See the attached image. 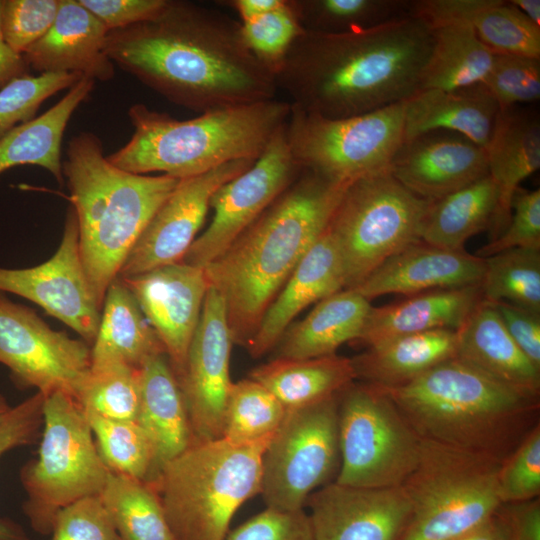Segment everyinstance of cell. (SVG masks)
Wrapping results in <instances>:
<instances>
[{
    "instance_id": "ba28073f",
    "label": "cell",
    "mask_w": 540,
    "mask_h": 540,
    "mask_svg": "<svg viewBox=\"0 0 540 540\" xmlns=\"http://www.w3.org/2000/svg\"><path fill=\"white\" fill-rule=\"evenodd\" d=\"M110 472L80 403L62 391L44 396L38 457L27 461L19 473L27 495L22 509L32 529L50 535L57 512L80 499L99 496Z\"/></svg>"
},
{
    "instance_id": "484cf974",
    "label": "cell",
    "mask_w": 540,
    "mask_h": 540,
    "mask_svg": "<svg viewBox=\"0 0 540 540\" xmlns=\"http://www.w3.org/2000/svg\"><path fill=\"white\" fill-rule=\"evenodd\" d=\"M410 14L429 26L467 23L493 54L540 59V27L510 1L420 0L410 2Z\"/></svg>"
},
{
    "instance_id": "7c38bea8",
    "label": "cell",
    "mask_w": 540,
    "mask_h": 540,
    "mask_svg": "<svg viewBox=\"0 0 540 540\" xmlns=\"http://www.w3.org/2000/svg\"><path fill=\"white\" fill-rule=\"evenodd\" d=\"M405 101L328 119L291 106L287 137L302 170L340 183L387 170L404 141Z\"/></svg>"
},
{
    "instance_id": "f6af8a7d",
    "label": "cell",
    "mask_w": 540,
    "mask_h": 540,
    "mask_svg": "<svg viewBox=\"0 0 540 540\" xmlns=\"http://www.w3.org/2000/svg\"><path fill=\"white\" fill-rule=\"evenodd\" d=\"M84 76L79 73H40L17 77L0 89V138L32 120L39 107L59 91L71 88Z\"/></svg>"
},
{
    "instance_id": "603a6c76",
    "label": "cell",
    "mask_w": 540,
    "mask_h": 540,
    "mask_svg": "<svg viewBox=\"0 0 540 540\" xmlns=\"http://www.w3.org/2000/svg\"><path fill=\"white\" fill-rule=\"evenodd\" d=\"M107 33L78 0H59L52 26L22 56L39 74L79 73L94 81H108L115 75V65L105 52Z\"/></svg>"
},
{
    "instance_id": "e575fe53",
    "label": "cell",
    "mask_w": 540,
    "mask_h": 540,
    "mask_svg": "<svg viewBox=\"0 0 540 540\" xmlns=\"http://www.w3.org/2000/svg\"><path fill=\"white\" fill-rule=\"evenodd\" d=\"M249 378L270 391L286 410L334 397L356 381L351 358L337 354L311 359L273 358L254 368Z\"/></svg>"
},
{
    "instance_id": "db71d44e",
    "label": "cell",
    "mask_w": 540,
    "mask_h": 540,
    "mask_svg": "<svg viewBox=\"0 0 540 540\" xmlns=\"http://www.w3.org/2000/svg\"><path fill=\"white\" fill-rule=\"evenodd\" d=\"M107 28L123 29L155 17L168 0H78Z\"/></svg>"
},
{
    "instance_id": "d6a6232c",
    "label": "cell",
    "mask_w": 540,
    "mask_h": 540,
    "mask_svg": "<svg viewBox=\"0 0 540 540\" xmlns=\"http://www.w3.org/2000/svg\"><path fill=\"white\" fill-rule=\"evenodd\" d=\"M161 353L165 349L160 339L131 291L117 277L104 297L97 335L91 345V368L116 363L139 368L146 359Z\"/></svg>"
},
{
    "instance_id": "f1b7e54d",
    "label": "cell",
    "mask_w": 540,
    "mask_h": 540,
    "mask_svg": "<svg viewBox=\"0 0 540 540\" xmlns=\"http://www.w3.org/2000/svg\"><path fill=\"white\" fill-rule=\"evenodd\" d=\"M456 332L458 359L521 392L540 397V369L513 341L491 303L483 300Z\"/></svg>"
},
{
    "instance_id": "6f0895ef",
    "label": "cell",
    "mask_w": 540,
    "mask_h": 540,
    "mask_svg": "<svg viewBox=\"0 0 540 540\" xmlns=\"http://www.w3.org/2000/svg\"><path fill=\"white\" fill-rule=\"evenodd\" d=\"M3 0H0V89L13 79L28 74L23 56L18 54L5 42L1 31V9Z\"/></svg>"
},
{
    "instance_id": "836d02e7",
    "label": "cell",
    "mask_w": 540,
    "mask_h": 540,
    "mask_svg": "<svg viewBox=\"0 0 540 540\" xmlns=\"http://www.w3.org/2000/svg\"><path fill=\"white\" fill-rule=\"evenodd\" d=\"M95 81L83 77L45 113L20 124L0 138V174L20 165L46 169L62 186L61 145L68 122L94 89Z\"/></svg>"
},
{
    "instance_id": "74e56055",
    "label": "cell",
    "mask_w": 540,
    "mask_h": 540,
    "mask_svg": "<svg viewBox=\"0 0 540 540\" xmlns=\"http://www.w3.org/2000/svg\"><path fill=\"white\" fill-rule=\"evenodd\" d=\"M99 497L121 540H176L152 484L110 472Z\"/></svg>"
},
{
    "instance_id": "30bf717a",
    "label": "cell",
    "mask_w": 540,
    "mask_h": 540,
    "mask_svg": "<svg viewBox=\"0 0 540 540\" xmlns=\"http://www.w3.org/2000/svg\"><path fill=\"white\" fill-rule=\"evenodd\" d=\"M430 203L388 169L347 186L327 227L340 253L345 289L357 287L388 258L421 240Z\"/></svg>"
},
{
    "instance_id": "60d3db41",
    "label": "cell",
    "mask_w": 540,
    "mask_h": 540,
    "mask_svg": "<svg viewBox=\"0 0 540 540\" xmlns=\"http://www.w3.org/2000/svg\"><path fill=\"white\" fill-rule=\"evenodd\" d=\"M286 411L279 400L255 380L233 382L227 397L221 438L240 444L271 438Z\"/></svg>"
},
{
    "instance_id": "cb8c5ba5",
    "label": "cell",
    "mask_w": 540,
    "mask_h": 540,
    "mask_svg": "<svg viewBox=\"0 0 540 540\" xmlns=\"http://www.w3.org/2000/svg\"><path fill=\"white\" fill-rule=\"evenodd\" d=\"M343 289L345 277L340 253L326 228L265 312L246 345L250 355L259 358L273 350L304 309Z\"/></svg>"
},
{
    "instance_id": "b9f144b4",
    "label": "cell",
    "mask_w": 540,
    "mask_h": 540,
    "mask_svg": "<svg viewBox=\"0 0 540 540\" xmlns=\"http://www.w3.org/2000/svg\"><path fill=\"white\" fill-rule=\"evenodd\" d=\"M85 413L98 453L107 468L113 473L149 482L153 452L139 424L109 419L90 411Z\"/></svg>"
},
{
    "instance_id": "11a10c76",
    "label": "cell",
    "mask_w": 540,
    "mask_h": 540,
    "mask_svg": "<svg viewBox=\"0 0 540 540\" xmlns=\"http://www.w3.org/2000/svg\"><path fill=\"white\" fill-rule=\"evenodd\" d=\"M491 304L516 345L540 369V314L505 301Z\"/></svg>"
},
{
    "instance_id": "f35d334b",
    "label": "cell",
    "mask_w": 540,
    "mask_h": 540,
    "mask_svg": "<svg viewBox=\"0 0 540 540\" xmlns=\"http://www.w3.org/2000/svg\"><path fill=\"white\" fill-rule=\"evenodd\" d=\"M306 32L345 34L373 28L410 14V2L399 0H292Z\"/></svg>"
},
{
    "instance_id": "277c9868",
    "label": "cell",
    "mask_w": 540,
    "mask_h": 540,
    "mask_svg": "<svg viewBox=\"0 0 540 540\" xmlns=\"http://www.w3.org/2000/svg\"><path fill=\"white\" fill-rule=\"evenodd\" d=\"M421 439L502 463L539 424L540 397L457 357L407 384L381 388Z\"/></svg>"
},
{
    "instance_id": "c3c4849f",
    "label": "cell",
    "mask_w": 540,
    "mask_h": 540,
    "mask_svg": "<svg viewBox=\"0 0 540 540\" xmlns=\"http://www.w3.org/2000/svg\"><path fill=\"white\" fill-rule=\"evenodd\" d=\"M44 396L36 392L11 407L0 420V457L15 448L28 446L40 439L43 426ZM0 540H33L21 525L0 517Z\"/></svg>"
},
{
    "instance_id": "ee69618b",
    "label": "cell",
    "mask_w": 540,
    "mask_h": 540,
    "mask_svg": "<svg viewBox=\"0 0 540 540\" xmlns=\"http://www.w3.org/2000/svg\"><path fill=\"white\" fill-rule=\"evenodd\" d=\"M241 35L252 55L274 76L293 43L305 33L292 0L254 20L241 23Z\"/></svg>"
},
{
    "instance_id": "7bdbcfd3",
    "label": "cell",
    "mask_w": 540,
    "mask_h": 540,
    "mask_svg": "<svg viewBox=\"0 0 540 540\" xmlns=\"http://www.w3.org/2000/svg\"><path fill=\"white\" fill-rule=\"evenodd\" d=\"M139 399V368L116 363L90 368L78 402L109 419L136 421Z\"/></svg>"
},
{
    "instance_id": "f907efd6",
    "label": "cell",
    "mask_w": 540,
    "mask_h": 540,
    "mask_svg": "<svg viewBox=\"0 0 540 540\" xmlns=\"http://www.w3.org/2000/svg\"><path fill=\"white\" fill-rule=\"evenodd\" d=\"M511 208V218L504 231L479 248L475 255L485 258L514 248L540 250V190L519 187Z\"/></svg>"
},
{
    "instance_id": "6125c7cd",
    "label": "cell",
    "mask_w": 540,
    "mask_h": 540,
    "mask_svg": "<svg viewBox=\"0 0 540 540\" xmlns=\"http://www.w3.org/2000/svg\"><path fill=\"white\" fill-rule=\"evenodd\" d=\"M11 406L8 404L7 399L0 393V420L8 413Z\"/></svg>"
},
{
    "instance_id": "9a60e30c",
    "label": "cell",
    "mask_w": 540,
    "mask_h": 540,
    "mask_svg": "<svg viewBox=\"0 0 540 540\" xmlns=\"http://www.w3.org/2000/svg\"><path fill=\"white\" fill-rule=\"evenodd\" d=\"M301 172L289 146L286 123L247 170L214 193L212 220L189 247L183 262L205 268L220 257Z\"/></svg>"
},
{
    "instance_id": "94428289",
    "label": "cell",
    "mask_w": 540,
    "mask_h": 540,
    "mask_svg": "<svg viewBox=\"0 0 540 540\" xmlns=\"http://www.w3.org/2000/svg\"><path fill=\"white\" fill-rule=\"evenodd\" d=\"M530 21L540 27L539 0H510Z\"/></svg>"
},
{
    "instance_id": "680465c9",
    "label": "cell",
    "mask_w": 540,
    "mask_h": 540,
    "mask_svg": "<svg viewBox=\"0 0 540 540\" xmlns=\"http://www.w3.org/2000/svg\"><path fill=\"white\" fill-rule=\"evenodd\" d=\"M221 5L233 9L239 16V22L244 23L276 9L284 0H224Z\"/></svg>"
},
{
    "instance_id": "83f0119b",
    "label": "cell",
    "mask_w": 540,
    "mask_h": 540,
    "mask_svg": "<svg viewBox=\"0 0 540 540\" xmlns=\"http://www.w3.org/2000/svg\"><path fill=\"white\" fill-rule=\"evenodd\" d=\"M499 113L496 101L481 83L453 90H420L405 101L404 141L432 131H449L485 149Z\"/></svg>"
},
{
    "instance_id": "ab89813d",
    "label": "cell",
    "mask_w": 540,
    "mask_h": 540,
    "mask_svg": "<svg viewBox=\"0 0 540 540\" xmlns=\"http://www.w3.org/2000/svg\"><path fill=\"white\" fill-rule=\"evenodd\" d=\"M483 300L540 314V250L514 248L484 258Z\"/></svg>"
},
{
    "instance_id": "6da1fadb",
    "label": "cell",
    "mask_w": 540,
    "mask_h": 540,
    "mask_svg": "<svg viewBox=\"0 0 540 540\" xmlns=\"http://www.w3.org/2000/svg\"><path fill=\"white\" fill-rule=\"evenodd\" d=\"M105 52L168 101L197 113L267 101L275 76L246 47L238 20L168 0L155 17L107 33Z\"/></svg>"
},
{
    "instance_id": "9f6ffc18",
    "label": "cell",
    "mask_w": 540,
    "mask_h": 540,
    "mask_svg": "<svg viewBox=\"0 0 540 540\" xmlns=\"http://www.w3.org/2000/svg\"><path fill=\"white\" fill-rule=\"evenodd\" d=\"M495 517L503 540H540V498L501 504Z\"/></svg>"
},
{
    "instance_id": "d590c367",
    "label": "cell",
    "mask_w": 540,
    "mask_h": 540,
    "mask_svg": "<svg viewBox=\"0 0 540 540\" xmlns=\"http://www.w3.org/2000/svg\"><path fill=\"white\" fill-rule=\"evenodd\" d=\"M498 209V191L489 175L431 201L425 214L421 240L448 250H464L474 235L490 231Z\"/></svg>"
},
{
    "instance_id": "8fae6325",
    "label": "cell",
    "mask_w": 540,
    "mask_h": 540,
    "mask_svg": "<svg viewBox=\"0 0 540 540\" xmlns=\"http://www.w3.org/2000/svg\"><path fill=\"white\" fill-rule=\"evenodd\" d=\"M340 467L335 482L401 486L416 467L420 436L379 387L354 381L338 395Z\"/></svg>"
},
{
    "instance_id": "bcb514c9",
    "label": "cell",
    "mask_w": 540,
    "mask_h": 540,
    "mask_svg": "<svg viewBox=\"0 0 540 540\" xmlns=\"http://www.w3.org/2000/svg\"><path fill=\"white\" fill-rule=\"evenodd\" d=\"M500 111L540 98V59L494 54L491 68L481 83Z\"/></svg>"
},
{
    "instance_id": "5bb4252c",
    "label": "cell",
    "mask_w": 540,
    "mask_h": 540,
    "mask_svg": "<svg viewBox=\"0 0 540 540\" xmlns=\"http://www.w3.org/2000/svg\"><path fill=\"white\" fill-rule=\"evenodd\" d=\"M0 363L18 389L36 388L43 396L62 391L78 401L90 374L91 346L0 292Z\"/></svg>"
},
{
    "instance_id": "d6986e66",
    "label": "cell",
    "mask_w": 540,
    "mask_h": 540,
    "mask_svg": "<svg viewBox=\"0 0 540 540\" xmlns=\"http://www.w3.org/2000/svg\"><path fill=\"white\" fill-rule=\"evenodd\" d=\"M119 278L160 339L178 378L210 287L204 269L182 261Z\"/></svg>"
},
{
    "instance_id": "4dcf8cb0",
    "label": "cell",
    "mask_w": 540,
    "mask_h": 540,
    "mask_svg": "<svg viewBox=\"0 0 540 540\" xmlns=\"http://www.w3.org/2000/svg\"><path fill=\"white\" fill-rule=\"evenodd\" d=\"M372 307L354 289H343L322 299L304 319L287 328L274 348V358L335 355L344 343L358 340Z\"/></svg>"
},
{
    "instance_id": "8992f818",
    "label": "cell",
    "mask_w": 540,
    "mask_h": 540,
    "mask_svg": "<svg viewBox=\"0 0 540 540\" xmlns=\"http://www.w3.org/2000/svg\"><path fill=\"white\" fill-rule=\"evenodd\" d=\"M290 113L289 101L274 98L177 120L137 103L128 110L133 135L107 159L134 174L191 178L233 161L256 160Z\"/></svg>"
},
{
    "instance_id": "44dd1931",
    "label": "cell",
    "mask_w": 540,
    "mask_h": 540,
    "mask_svg": "<svg viewBox=\"0 0 540 540\" xmlns=\"http://www.w3.org/2000/svg\"><path fill=\"white\" fill-rule=\"evenodd\" d=\"M388 171L415 195L438 200L488 175L485 149L449 131L405 140Z\"/></svg>"
},
{
    "instance_id": "91938a15",
    "label": "cell",
    "mask_w": 540,
    "mask_h": 540,
    "mask_svg": "<svg viewBox=\"0 0 540 540\" xmlns=\"http://www.w3.org/2000/svg\"><path fill=\"white\" fill-rule=\"evenodd\" d=\"M450 540H503V536L494 514L486 521Z\"/></svg>"
},
{
    "instance_id": "7a4b0ae2",
    "label": "cell",
    "mask_w": 540,
    "mask_h": 540,
    "mask_svg": "<svg viewBox=\"0 0 540 540\" xmlns=\"http://www.w3.org/2000/svg\"><path fill=\"white\" fill-rule=\"evenodd\" d=\"M433 44L428 23L408 14L345 34L306 32L275 75L292 107L328 119L403 102L420 90Z\"/></svg>"
},
{
    "instance_id": "5b68a950",
    "label": "cell",
    "mask_w": 540,
    "mask_h": 540,
    "mask_svg": "<svg viewBox=\"0 0 540 540\" xmlns=\"http://www.w3.org/2000/svg\"><path fill=\"white\" fill-rule=\"evenodd\" d=\"M62 170L77 219L84 271L102 308L109 285L180 180L114 166L104 155L100 138L88 131L70 139Z\"/></svg>"
},
{
    "instance_id": "9c48e42d",
    "label": "cell",
    "mask_w": 540,
    "mask_h": 540,
    "mask_svg": "<svg viewBox=\"0 0 540 540\" xmlns=\"http://www.w3.org/2000/svg\"><path fill=\"white\" fill-rule=\"evenodd\" d=\"M500 462L422 439L402 483L410 515L400 540H450L491 518L501 505Z\"/></svg>"
},
{
    "instance_id": "7402d4cb",
    "label": "cell",
    "mask_w": 540,
    "mask_h": 540,
    "mask_svg": "<svg viewBox=\"0 0 540 540\" xmlns=\"http://www.w3.org/2000/svg\"><path fill=\"white\" fill-rule=\"evenodd\" d=\"M483 274L484 258L420 240L388 258L353 289L371 301L387 294L410 296L480 284Z\"/></svg>"
},
{
    "instance_id": "681fc988",
    "label": "cell",
    "mask_w": 540,
    "mask_h": 540,
    "mask_svg": "<svg viewBox=\"0 0 540 540\" xmlns=\"http://www.w3.org/2000/svg\"><path fill=\"white\" fill-rule=\"evenodd\" d=\"M58 8L59 0H3L1 31L5 42L22 55L47 33Z\"/></svg>"
},
{
    "instance_id": "52a82bcc",
    "label": "cell",
    "mask_w": 540,
    "mask_h": 540,
    "mask_svg": "<svg viewBox=\"0 0 540 540\" xmlns=\"http://www.w3.org/2000/svg\"><path fill=\"white\" fill-rule=\"evenodd\" d=\"M271 438L195 441L153 483L176 540H225L238 509L260 494L262 455Z\"/></svg>"
},
{
    "instance_id": "4316f807",
    "label": "cell",
    "mask_w": 540,
    "mask_h": 540,
    "mask_svg": "<svg viewBox=\"0 0 540 540\" xmlns=\"http://www.w3.org/2000/svg\"><path fill=\"white\" fill-rule=\"evenodd\" d=\"M483 301L480 284L429 290L372 307L357 342L366 347L436 329L458 330Z\"/></svg>"
},
{
    "instance_id": "7dc6e473",
    "label": "cell",
    "mask_w": 540,
    "mask_h": 540,
    "mask_svg": "<svg viewBox=\"0 0 540 540\" xmlns=\"http://www.w3.org/2000/svg\"><path fill=\"white\" fill-rule=\"evenodd\" d=\"M498 495L501 504L524 502L540 496V423L500 464Z\"/></svg>"
},
{
    "instance_id": "e0dca14e",
    "label": "cell",
    "mask_w": 540,
    "mask_h": 540,
    "mask_svg": "<svg viewBox=\"0 0 540 540\" xmlns=\"http://www.w3.org/2000/svg\"><path fill=\"white\" fill-rule=\"evenodd\" d=\"M233 343L224 298L210 286L184 369L177 378L196 441L222 437L227 397L233 383Z\"/></svg>"
},
{
    "instance_id": "d4e9b609",
    "label": "cell",
    "mask_w": 540,
    "mask_h": 540,
    "mask_svg": "<svg viewBox=\"0 0 540 540\" xmlns=\"http://www.w3.org/2000/svg\"><path fill=\"white\" fill-rule=\"evenodd\" d=\"M140 399L136 422L153 452V483L163 466L195 441L184 397L165 353L146 359L139 367Z\"/></svg>"
},
{
    "instance_id": "ac0fdd59",
    "label": "cell",
    "mask_w": 540,
    "mask_h": 540,
    "mask_svg": "<svg viewBox=\"0 0 540 540\" xmlns=\"http://www.w3.org/2000/svg\"><path fill=\"white\" fill-rule=\"evenodd\" d=\"M254 161H233L180 180L147 224L118 277L127 278L182 262L204 223L214 193Z\"/></svg>"
},
{
    "instance_id": "ffe728a7",
    "label": "cell",
    "mask_w": 540,
    "mask_h": 540,
    "mask_svg": "<svg viewBox=\"0 0 540 540\" xmlns=\"http://www.w3.org/2000/svg\"><path fill=\"white\" fill-rule=\"evenodd\" d=\"M305 507L316 540H400L410 504L402 486L357 487L330 482Z\"/></svg>"
},
{
    "instance_id": "f546056e",
    "label": "cell",
    "mask_w": 540,
    "mask_h": 540,
    "mask_svg": "<svg viewBox=\"0 0 540 540\" xmlns=\"http://www.w3.org/2000/svg\"><path fill=\"white\" fill-rule=\"evenodd\" d=\"M488 175L498 191V209L490 229L497 238L511 218V203L520 183L540 167V124L537 116L511 108L500 111L485 148Z\"/></svg>"
},
{
    "instance_id": "3957f363",
    "label": "cell",
    "mask_w": 540,
    "mask_h": 540,
    "mask_svg": "<svg viewBox=\"0 0 540 540\" xmlns=\"http://www.w3.org/2000/svg\"><path fill=\"white\" fill-rule=\"evenodd\" d=\"M350 183L308 170L204 269L224 298L234 343L247 345L265 312L324 233Z\"/></svg>"
},
{
    "instance_id": "816d5d0a",
    "label": "cell",
    "mask_w": 540,
    "mask_h": 540,
    "mask_svg": "<svg viewBox=\"0 0 540 540\" xmlns=\"http://www.w3.org/2000/svg\"><path fill=\"white\" fill-rule=\"evenodd\" d=\"M51 534V540H121L99 496L59 510Z\"/></svg>"
},
{
    "instance_id": "4fadbf2b",
    "label": "cell",
    "mask_w": 540,
    "mask_h": 540,
    "mask_svg": "<svg viewBox=\"0 0 540 540\" xmlns=\"http://www.w3.org/2000/svg\"><path fill=\"white\" fill-rule=\"evenodd\" d=\"M338 395L286 411L262 455L260 495L266 508L305 509L314 491L335 481L340 467Z\"/></svg>"
},
{
    "instance_id": "1f68e13d",
    "label": "cell",
    "mask_w": 540,
    "mask_h": 540,
    "mask_svg": "<svg viewBox=\"0 0 540 540\" xmlns=\"http://www.w3.org/2000/svg\"><path fill=\"white\" fill-rule=\"evenodd\" d=\"M457 332L436 329L399 336L366 347L351 358L355 379L379 388L409 383L437 364L456 357Z\"/></svg>"
},
{
    "instance_id": "2e32d148",
    "label": "cell",
    "mask_w": 540,
    "mask_h": 540,
    "mask_svg": "<svg viewBox=\"0 0 540 540\" xmlns=\"http://www.w3.org/2000/svg\"><path fill=\"white\" fill-rule=\"evenodd\" d=\"M0 292L12 293L37 304L92 345L101 307L84 271L72 206L68 208L62 239L54 255L34 267L11 269L0 266Z\"/></svg>"
},
{
    "instance_id": "f5cc1de1",
    "label": "cell",
    "mask_w": 540,
    "mask_h": 540,
    "mask_svg": "<svg viewBox=\"0 0 540 540\" xmlns=\"http://www.w3.org/2000/svg\"><path fill=\"white\" fill-rule=\"evenodd\" d=\"M225 540H316L305 509L266 508L232 531Z\"/></svg>"
},
{
    "instance_id": "8d00e7d4",
    "label": "cell",
    "mask_w": 540,
    "mask_h": 540,
    "mask_svg": "<svg viewBox=\"0 0 540 540\" xmlns=\"http://www.w3.org/2000/svg\"><path fill=\"white\" fill-rule=\"evenodd\" d=\"M430 28L433 44L420 90H453L482 83L494 54L478 39L471 26L451 21Z\"/></svg>"
}]
</instances>
